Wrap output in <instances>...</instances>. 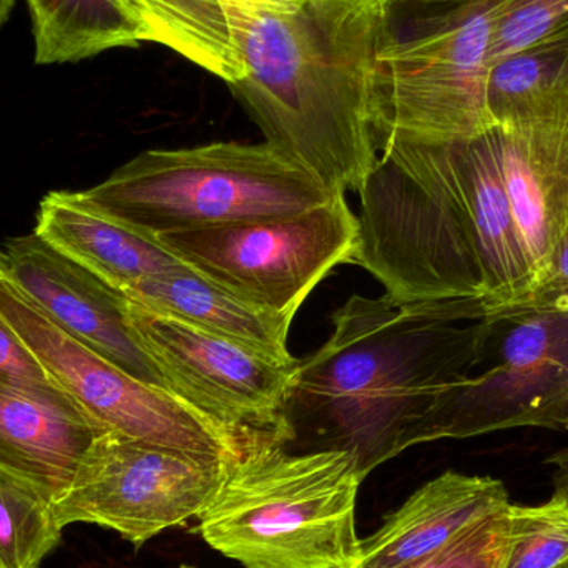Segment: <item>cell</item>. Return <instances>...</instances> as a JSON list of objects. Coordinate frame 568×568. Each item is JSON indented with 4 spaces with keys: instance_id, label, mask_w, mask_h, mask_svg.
<instances>
[{
    "instance_id": "4316f807",
    "label": "cell",
    "mask_w": 568,
    "mask_h": 568,
    "mask_svg": "<svg viewBox=\"0 0 568 568\" xmlns=\"http://www.w3.org/2000/svg\"><path fill=\"white\" fill-rule=\"evenodd\" d=\"M547 464L552 466L554 497L564 500L568 506V447L557 450L547 457Z\"/></svg>"
},
{
    "instance_id": "3957f363",
    "label": "cell",
    "mask_w": 568,
    "mask_h": 568,
    "mask_svg": "<svg viewBox=\"0 0 568 568\" xmlns=\"http://www.w3.org/2000/svg\"><path fill=\"white\" fill-rule=\"evenodd\" d=\"M400 0H306L256 17L230 85L276 152L331 192H356L376 165L377 53Z\"/></svg>"
},
{
    "instance_id": "f546056e",
    "label": "cell",
    "mask_w": 568,
    "mask_h": 568,
    "mask_svg": "<svg viewBox=\"0 0 568 568\" xmlns=\"http://www.w3.org/2000/svg\"><path fill=\"white\" fill-rule=\"evenodd\" d=\"M400 2H407V0H400ZM419 2H427V0H419Z\"/></svg>"
},
{
    "instance_id": "6da1fadb",
    "label": "cell",
    "mask_w": 568,
    "mask_h": 568,
    "mask_svg": "<svg viewBox=\"0 0 568 568\" xmlns=\"http://www.w3.org/2000/svg\"><path fill=\"white\" fill-rule=\"evenodd\" d=\"M359 195L351 263L400 300H473L487 311L529 296L534 275L510 212L490 126L456 142L393 140Z\"/></svg>"
},
{
    "instance_id": "f1b7e54d",
    "label": "cell",
    "mask_w": 568,
    "mask_h": 568,
    "mask_svg": "<svg viewBox=\"0 0 568 568\" xmlns=\"http://www.w3.org/2000/svg\"><path fill=\"white\" fill-rule=\"evenodd\" d=\"M556 568H568V560L567 562L560 564V566H557Z\"/></svg>"
},
{
    "instance_id": "7a4b0ae2",
    "label": "cell",
    "mask_w": 568,
    "mask_h": 568,
    "mask_svg": "<svg viewBox=\"0 0 568 568\" xmlns=\"http://www.w3.org/2000/svg\"><path fill=\"white\" fill-rule=\"evenodd\" d=\"M329 339L297 361L283 409V446L343 450L364 477L403 453L407 430L440 393L469 377L490 333L486 303L353 294Z\"/></svg>"
},
{
    "instance_id": "52a82bcc",
    "label": "cell",
    "mask_w": 568,
    "mask_h": 568,
    "mask_svg": "<svg viewBox=\"0 0 568 568\" xmlns=\"http://www.w3.org/2000/svg\"><path fill=\"white\" fill-rule=\"evenodd\" d=\"M0 317L100 429L226 463L240 459L255 436L216 423L176 394L135 379L90 349L13 283L2 260Z\"/></svg>"
},
{
    "instance_id": "7c38bea8",
    "label": "cell",
    "mask_w": 568,
    "mask_h": 568,
    "mask_svg": "<svg viewBox=\"0 0 568 568\" xmlns=\"http://www.w3.org/2000/svg\"><path fill=\"white\" fill-rule=\"evenodd\" d=\"M0 260L13 283L67 333L135 379L172 393L140 341L129 300L120 291L36 232L9 240L0 248Z\"/></svg>"
},
{
    "instance_id": "484cf974",
    "label": "cell",
    "mask_w": 568,
    "mask_h": 568,
    "mask_svg": "<svg viewBox=\"0 0 568 568\" xmlns=\"http://www.w3.org/2000/svg\"><path fill=\"white\" fill-rule=\"evenodd\" d=\"M547 310H568V235L560 245L549 272L544 276L542 282L534 287L532 293L520 303L493 311L524 313V311Z\"/></svg>"
},
{
    "instance_id": "ba28073f",
    "label": "cell",
    "mask_w": 568,
    "mask_h": 568,
    "mask_svg": "<svg viewBox=\"0 0 568 568\" xmlns=\"http://www.w3.org/2000/svg\"><path fill=\"white\" fill-rule=\"evenodd\" d=\"M486 353L407 430L403 450L519 427L568 430V310L493 311Z\"/></svg>"
},
{
    "instance_id": "8992f818",
    "label": "cell",
    "mask_w": 568,
    "mask_h": 568,
    "mask_svg": "<svg viewBox=\"0 0 568 568\" xmlns=\"http://www.w3.org/2000/svg\"><path fill=\"white\" fill-rule=\"evenodd\" d=\"M500 0H447L410 32L393 29L377 53L373 129L393 140L456 142L494 126L487 112L490 23Z\"/></svg>"
},
{
    "instance_id": "5bb4252c",
    "label": "cell",
    "mask_w": 568,
    "mask_h": 568,
    "mask_svg": "<svg viewBox=\"0 0 568 568\" xmlns=\"http://www.w3.org/2000/svg\"><path fill=\"white\" fill-rule=\"evenodd\" d=\"M510 504L503 480L447 470L417 489L376 534L361 540L359 556L349 568L410 566Z\"/></svg>"
},
{
    "instance_id": "d6986e66",
    "label": "cell",
    "mask_w": 568,
    "mask_h": 568,
    "mask_svg": "<svg viewBox=\"0 0 568 568\" xmlns=\"http://www.w3.org/2000/svg\"><path fill=\"white\" fill-rule=\"evenodd\" d=\"M37 65L92 59L149 42L130 0H26Z\"/></svg>"
},
{
    "instance_id": "30bf717a",
    "label": "cell",
    "mask_w": 568,
    "mask_h": 568,
    "mask_svg": "<svg viewBox=\"0 0 568 568\" xmlns=\"http://www.w3.org/2000/svg\"><path fill=\"white\" fill-rule=\"evenodd\" d=\"M232 464L105 430L53 499V513L63 529L93 524L140 547L200 517Z\"/></svg>"
},
{
    "instance_id": "4fadbf2b",
    "label": "cell",
    "mask_w": 568,
    "mask_h": 568,
    "mask_svg": "<svg viewBox=\"0 0 568 568\" xmlns=\"http://www.w3.org/2000/svg\"><path fill=\"white\" fill-rule=\"evenodd\" d=\"M493 129L510 212L536 287L568 235V123Z\"/></svg>"
},
{
    "instance_id": "e0dca14e",
    "label": "cell",
    "mask_w": 568,
    "mask_h": 568,
    "mask_svg": "<svg viewBox=\"0 0 568 568\" xmlns=\"http://www.w3.org/2000/svg\"><path fill=\"white\" fill-rule=\"evenodd\" d=\"M306 0H130L149 42L169 47L233 85L242 79V40L256 17Z\"/></svg>"
},
{
    "instance_id": "cb8c5ba5",
    "label": "cell",
    "mask_w": 568,
    "mask_h": 568,
    "mask_svg": "<svg viewBox=\"0 0 568 568\" xmlns=\"http://www.w3.org/2000/svg\"><path fill=\"white\" fill-rule=\"evenodd\" d=\"M510 506L483 517L443 549L403 568H504L509 547Z\"/></svg>"
},
{
    "instance_id": "8fae6325",
    "label": "cell",
    "mask_w": 568,
    "mask_h": 568,
    "mask_svg": "<svg viewBox=\"0 0 568 568\" xmlns=\"http://www.w3.org/2000/svg\"><path fill=\"white\" fill-rule=\"evenodd\" d=\"M129 314L173 394L230 429L272 434L283 444L284 403L297 359H273L130 300Z\"/></svg>"
},
{
    "instance_id": "9c48e42d",
    "label": "cell",
    "mask_w": 568,
    "mask_h": 568,
    "mask_svg": "<svg viewBox=\"0 0 568 568\" xmlns=\"http://www.w3.org/2000/svg\"><path fill=\"white\" fill-rule=\"evenodd\" d=\"M359 223L344 193L306 212L156 236L190 270L263 310L301 304L356 250Z\"/></svg>"
},
{
    "instance_id": "603a6c76",
    "label": "cell",
    "mask_w": 568,
    "mask_h": 568,
    "mask_svg": "<svg viewBox=\"0 0 568 568\" xmlns=\"http://www.w3.org/2000/svg\"><path fill=\"white\" fill-rule=\"evenodd\" d=\"M567 27L568 0H500L490 23V65Z\"/></svg>"
},
{
    "instance_id": "9a60e30c",
    "label": "cell",
    "mask_w": 568,
    "mask_h": 568,
    "mask_svg": "<svg viewBox=\"0 0 568 568\" xmlns=\"http://www.w3.org/2000/svg\"><path fill=\"white\" fill-rule=\"evenodd\" d=\"M105 430L67 397L0 389V470L57 499Z\"/></svg>"
},
{
    "instance_id": "277c9868",
    "label": "cell",
    "mask_w": 568,
    "mask_h": 568,
    "mask_svg": "<svg viewBox=\"0 0 568 568\" xmlns=\"http://www.w3.org/2000/svg\"><path fill=\"white\" fill-rule=\"evenodd\" d=\"M356 459L343 450L293 453L258 434L200 514L212 549L245 568H349L359 556Z\"/></svg>"
},
{
    "instance_id": "ac0fdd59",
    "label": "cell",
    "mask_w": 568,
    "mask_h": 568,
    "mask_svg": "<svg viewBox=\"0 0 568 568\" xmlns=\"http://www.w3.org/2000/svg\"><path fill=\"white\" fill-rule=\"evenodd\" d=\"M123 296L146 310L235 341L273 359L296 361L287 351V334L294 317L255 306L186 265L150 276Z\"/></svg>"
},
{
    "instance_id": "2e32d148",
    "label": "cell",
    "mask_w": 568,
    "mask_h": 568,
    "mask_svg": "<svg viewBox=\"0 0 568 568\" xmlns=\"http://www.w3.org/2000/svg\"><path fill=\"white\" fill-rule=\"evenodd\" d=\"M33 232L122 294L185 265L159 240L100 212L82 192H50Z\"/></svg>"
},
{
    "instance_id": "83f0119b",
    "label": "cell",
    "mask_w": 568,
    "mask_h": 568,
    "mask_svg": "<svg viewBox=\"0 0 568 568\" xmlns=\"http://www.w3.org/2000/svg\"><path fill=\"white\" fill-rule=\"evenodd\" d=\"M13 6H16V0H0V27L9 20Z\"/></svg>"
},
{
    "instance_id": "44dd1931",
    "label": "cell",
    "mask_w": 568,
    "mask_h": 568,
    "mask_svg": "<svg viewBox=\"0 0 568 568\" xmlns=\"http://www.w3.org/2000/svg\"><path fill=\"white\" fill-rule=\"evenodd\" d=\"M62 530L52 497L0 470V568H40Z\"/></svg>"
},
{
    "instance_id": "5b68a950",
    "label": "cell",
    "mask_w": 568,
    "mask_h": 568,
    "mask_svg": "<svg viewBox=\"0 0 568 568\" xmlns=\"http://www.w3.org/2000/svg\"><path fill=\"white\" fill-rule=\"evenodd\" d=\"M123 225L156 239L306 212L337 193L268 143L146 150L82 192Z\"/></svg>"
},
{
    "instance_id": "4dcf8cb0",
    "label": "cell",
    "mask_w": 568,
    "mask_h": 568,
    "mask_svg": "<svg viewBox=\"0 0 568 568\" xmlns=\"http://www.w3.org/2000/svg\"><path fill=\"white\" fill-rule=\"evenodd\" d=\"M180 568H195V567H190V566H182Z\"/></svg>"
},
{
    "instance_id": "d4e9b609",
    "label": "cell",
    "mask_w": 568,
    "mask_h": 568,
    "mask_svg": "<svg viewBox=\"0 0 568 568\" xmlns=\"http://www.w3.org/2000/svg\"><path fill=\"white\" fill-rule=\"evenodd\" d=\"M0 389L23 390L47 397H67L32 356L26 344L0 317ZM73 400V399H72Z\"/></svg>"
},
{
    "instance_id": "7402d4cb",
    "label": "cell",
    "mask_w": 568,
    "mask_h": 568,
    "mask_svg": "<svg viewBox=\"0 0 568 568\" xmlns=\"http://www.w3.org/2000/svg\"><path fill=\"white\" fill-rule=\"evenodd\" d=\"M568 560V506H510L509 547L504 568H556Z\"/></svg>"
},
{
    "instance_id": "ffe728a7",
    "label": "cell",
    "mask_w": 568,
    "mask_h": 568,
    "mask_svg": "<svg viewBox=\"0 0 568 568\" xmlns=\"http://www.w3.org/2000/svg\"><path fill=\"white\" fill-rule=\"evenodd\" d=\"M487 112L494 125L568 123V27L490 65Z\"/></svg>"
}]
</instances>
